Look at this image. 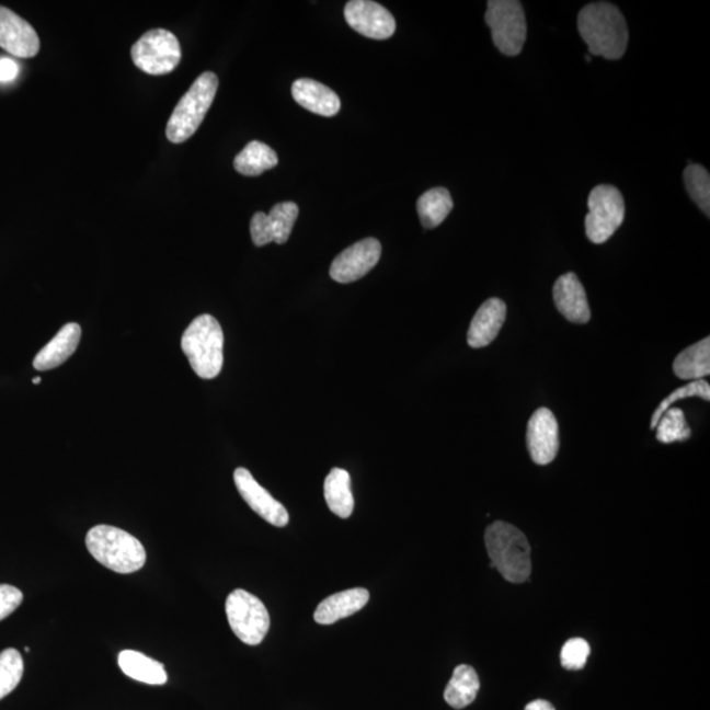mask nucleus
Here are the masks:
<instances>
[{
  "label": "nucleus",
  "instance_id": "f257e3e1",
  "mask_svg": "<svg viewBox=\"0 0 710 710\" xmlns=\"http://www.w3.org/2000/svg\"><path fill=\"white\" fill-rule=\"evenodd\" d=\"M577 30L592 55L620 59L628 48L627 22L615 4L589 3L579 12Z\"/></svg>",
  "mask_w": 710,
  "mask_h": 710
},
{
  "label": "nucleus",
  "instance_id": "f03ea898",
  "mask_svg": "<svg viewBox=\"0 0 710 710\" xmlns=\"http://www.w3.org/2000/svg\"><path fill=\"white\" fill-rule=\"evenodd\" d=\"M491 568L497 569L505 581L524 583L531 572L530 546L524 532L508 523L496 522L484 535Z\"/></svg>",
  "mask_w": 710,
  "mask_h": 710
},
{
  "label": "nucleus",
  "instance_id": "7ed1b4c3",
  "mask_svg": "<svg viewBox=\"0 0 710 710\" xmlns=\"http://www.w3.org/2000/svg\"><path fill=\"white\" fill-rule=\"evenodd\" d=\"M85 546L99 563L118 574H131L141 570L147 562L142 543L115 526H94L85 536Z\"/></svg>",
  "mask_w": 710,
  "mask_h": 710
},
{
  "label": "nucleus",
  "instance_id": "20e7f679",
  "mask_svg": "<svg viewBox=\"0 0 710 710\" xmlns=\"http://www.w3.org/2000/svg\"><path fill=\"white\" fill-rule=\"evenodd\" d=\"M181 346L191 367L203 379H214L224 364V333L214 316L196 318L182 335Z\"/></svg>",
  "mask_w": 710,
  "mask_h": 710
},
{
  "label": "nucleus",
  "instance_id": "39448f33",
  "mask_svg": "<svg viewBox=\"0 0 710 710\" xmlns=\"http://www.w3.org/2000/svg\"><path fill=\"white\" fill-rule=\"evenodd\" d=\"M219 78L213 71L203 72L195 79L169 118L167 136L170 142L182 144L195 134L214 103Z\"/></svg>",
  "mask_w": 710,
  "mask_h": 710
},
{
  "label": "nucleus",
  "instance_id": "423d86ee",
  "mask_svg": "<svg viewBox=\"0 0 710 710\" xmlns=\"http://www.w3.org/2000/svg\"><path fill=\"white\" fill-rule=\"evenodd\" d=\"M492 42L505 56L522 53L526 39V19L523 4L517 0H490L485 12Z\"/></svg>",
  "mask_w": 710,
  "mask_h": 710
},
{
  "label": "nucleus",
  "instance_id": "0eeeda50",
  "mask_svg": "<svg viewBox=\"0 0 710 710\" xmlns=\"http://www.w3.org/2000/svg\"><path fill=\"white\" fill-rule=\"evenodd\" d=\"M130 56L137 68L147 75L164 76L180 65L182 50L173 33L157 28L145 33L131 46Z\"/></svg>",
  "mask_w": 710,
  "mask_h": 710
},
{
  "label": "nucleus",
  "instance_id": "6e6552de",
  "mask_svg": "<svg viewBox=\"0 0 710 710\" xmlns=\"http://www.w3.org/2000/svg\"><path fill=\"white\" fill-rule=\"evenodd\" d=\"M226 611L230 628L243 643L256 646L266 637L270 616L259 597L245 589H234L227 598Z\"/></svg>",
  "mask_w": 710,
  "mask_h": 710
},
{
  "label": "nucleus",
  "instance_id": "1a4fd4ad",
  "mask_svg": "<svg viewBox=\"0 0 710 710\" xmlns=\"http://www.w3.org/2000/svg\"><path fill=\"white\" fill-rule=\"evenodd\" d=\"M589 213L585 217V233L594 243L607 242L621 227L625 217V202L620 190L600 184L588 196Z\"/></svg>",
  "mask_w": 710,
  "mask_h": 710
},
{
  "label": "nucleus",
  "instance_id": "9d476101",
  "mask_svg": "<svg viewBox=\"0 0 710 710\" xmlns=\"http://www.w3.org/2000/svg\"><path fill=\"white\" fill-rule=\"evenodd\" d=\"M380 255L381 245L377 239L362 240L335 256L329 273L339 283L358 280L377 266Z\"/></svg>",
  "mask_w": 710,
  "mask_h": 710
},
{
  "label": "nucleus",
  "instance_id": "9b49d317",
  "mask_svg": "<svg viewBox=\"0 0 710 710\" xmlns=\"http://www.w3.org/2000/svg\"><path fill=\"white\" fill-rule=\"evenodd\" d=\"M344 13L347 24L368 38H390L397 30L392 13L371 0H352Z\"/></svg>",
  "mask_w": 710,
  "mask_h": 710
},
{
  "label": "nucleus",
  "instance_id": "f8f14e48",
  "mask_svg": "<svg viewBox=\"0 0 710 710\" xmlns=\"http://www.w3.org/2000/svg\"><path fill=\"white\" fill-rule=\"evenodd\" d=\"M233 478L240 495L256 515L268 524L278 526V528H283L288 524L289 516L285 505L275 500L272 493L263 489L249 470L240 467V469H236Z\"/></svg>",
  "mask_w": 710,
  "mask_h": 710
},
{
  "label": "nucleus",
  "instance_id": "ddd939ff",
  "mask_svg": "<svg viewBox=\"0 0 710 710\" xmlns=\"http://www.w3.org/2000/svg\"><path fill=\"white\" fill-rule=\"evenodd\" d=\"M526 443L536 465H549L556 459L559 450V426L554 413L548 408H539L532 413L526 432Z\"/></svg>",
  "mask_w": 710,
  "mask_h": 710
},
{
  "label": "nucleus",
  "instance_id": "4468645a",
  "mask_svg": "<svg viewBox=\"0 0 710 710\" xmlns=\"http://www.w3.org/2000/svg\"><path fill=\"white\" fill-rule=\"evenodd\" d=\"M0 48L19 58H32L39 51L35 28L3 5H0Z\"/></svg>",
  "mask_w": 710,
  "mask_h": 710
},
{
  "label": "nucleus",
  "instance_id": "2eb2a0df",
  "mask_svg": "<svg viewBox=\"0 0 710 710\" xmlns=\"http://www.w3.org/2000/svg\"><path fill=\"white\" fill-rule=\"evenodd\" d=\"M552 296L558 311L569 321L575 324H587L591 320L587 294L574 273L559 276Z\"/></svg>",
  "mask_w": 710,
  "mask_h": 710
},
{
  "label": "nucleus",
  "instance_id": "dca6fc26",
  "mask_svg": "<svg viewBox=\"0 0 710 710\" xmlns=\"http://www.w3.org/2000/svg\"><path fill=\"white\" fill-rule=\"evenodd\" d=\"M506 319V306L503 300L492 298L478 309L467 333V342L473 348L489 346L495 341Z\"/></svg>",
  "mask_w": 710,
  "mask_h": 710
},
{
  "label": "nucleus",
  "instance_id": "f3484780",
  "mask_svg": "<svg viewBox=\"0 0 710 710\" xmlns=\"http://www.w3.org/2000/svg\"><path fill=\"white\" fill-rule=\"evenodd\" d=\"M81 335L82 329L77 322L64 325L55 339L37 353L33 367L38 371H46L64 365L76 353Z\"/></svg>",
  "mask_w": 710,
  "mask_h": 710
},
{
  "label": "nucleus",
  "instance_id": "a211bd4d",
  "mask_svg": "<svg viewBox=\"0 0 710 710\" xmlns=\"http://www.w3.org/2000/svg\"><path fill=\"white\" fill-rule=\"evenodd\" d=\"M296 103L312 114L331 117L339 114L341 101L337 94L325 84L313 79L301 78L293 84Z\"/></svg>",
  "mask_w": 710,
  "mask_h": 710
},
{
  "label": "nucleus",
  "instance_id": "6ab92c4d",
  "mask_svg": "<svg viewBox=\"0 0 710 710\" xmlns=\"http://www.w3.org/2000/svg\"><path fill=\"white\" fill-rule=\"evenodd\" d=\"M370 600V594L365 588H352L339 592L324 598L314 611V621L321 625H332L357 614Z\"/></svg>",
  "mask_w": 710,
  "mask_h": 710
},
{
  "label": "nucleus",
  "instance_id": "aec40b11",
  "mask_svg": "<svg viewBox=\"0 0 710 710\" xmlns=\"http://www.w3.org/2000/svg\"><path fill=\"white\" fill-rule=\"evenodd\" d=\"M118 667L130 679L150 684V686H162L168 682V674L163 664L151 657L138 653L135 650H124L117 657Z\"/></svg>",
  "mask_w": 710,
  "mask_h": 710
},
{
  "label": "nucleus",
  "instance_id": "412c9836",
  "mask_svg": "<svg viewBox=\"0 0 710 710\" xmlns=\"http://www.w3.org/2000/svg\"><path fill=\"white\" fill-rule=\"evenodd\" d=\"M480 688L477 671L467 664L454 669L453 677L445 689V700L454 709H463L476 701Z\"/></svg>",
  "mask_w": 710,
  "mask_h": 710
},
{
  "label": "nucleus",
  "instance_id": "4be33fe9",
  "mask_svg": "<svg viewBox=\"0 0 710 710\" xmlns=\"http://www.w3.org/2000/svg\"><path fill=\"white\" fill-rule=\"evenodd\" d=\"M324 496L329 509L335 516L348 518L354 509V497L352 492V479L348 472L342 469H333L329 472L324 483Z\"/></svg>",
  "mask_w": 710,
  "mask_h": 710
},
{
  "label": "nucleus",
  "instance_id": "5701e85b",
  "mask_svg": "<svg viewBox=\"0 0 710 710\" xmlns=\"http://www.w3.org/2000/svg\"><path fill=\"white\" fill-rule=\"evenodd\" d=\"M674 373L684 380H700L710 374V339H703L677 355Z\"/></svg>",
  "mask_w": 710,
  "mask_h": 710
},
{
  "label": "nucleus",
  "instance_id": "b1692460",
  "mask_svg": "<svg viewBox=\"0 0 710 710\" xmlns=\"http://www.w3.org/2000/svg\"><path fill=\"white\" fill-rule=\"evenodd\" d=\"M278 164L275 151L261 141H252L234 158L237 173L247 176H259Z\"/></svg>",
  "mask_w": 710,
  "mask_h": 710
},
{
  "label": "nucleus",
  "instance_id": "393cba45",
  "mask_svg": "<svg viewBox=\"0 0 710 710\" xmlns=\"http://www.w3.org/2000/svg\"><path fill=\"white\" fill-rule=\"evenodd\" d=\"M454 203L449 191L436 187L426 191L417 201L420 221L426 229H433L443 224L451 213Z\"/></svg>",
  "mask_w": 710,
  "mask_h": 710
},
{
  "label": "nucleus",
  "instance_id": "a878e982",
  "mask_svg": "<svg viewBox=\"0 0 710 710\" xmlns=\"http://www.w3.org/2000/svg\"><path fill=\"white\" fill-rule=\"evenodd\" d=\"M299 216V207L293 202H283L275 204L270 210L268 226L272 230L273 242L286 243L291 234L295 221Z\"/></svg>",
  "mask_w": 710,
  "mask_h": 710
},
{
  "label": "nucleus",
  "instance_id": "bb28decb",
  "mask_svg": "<svg viewBox=\"0 0 710 710\" xmlns=\"http://www.w3.org/2000/svg\"><path fill=\"white\" fill-rule=\"evenodd\" d=\"M655 430L656 439L662 444H673L676 440L683 443L692 434L687 424L686 414L679 408H669L664 412Z\"/></svg>",
  "mask_w": 710,
  "mask_h": 710
},
{
  "label": "nucleus",
  "instance_id": "cd10ccee",
  "mask_svg": "<svg viewBox=\"0 0 710 710\" xmlns=\"http://www.w3.org/2000/svg\"><path fill=\"white\" fill-rule=\"evenodd\" d=\"M24 662L16 649L0 651V700L9 696L22 682Z\"/></svg>",
  "mask_w": 710,
  "mask_h": 710
},
{
  "label": "nucleus",
  "instance_id": "c85d7f7f",
  "mask_svg": "<svg viewBox=\"0 0 710 710\" xmlns=\"http://www.w3.org/2000/svg\"><path fill=\"white\" fill-rule=\"evenodd\" d=\"M684 182L692 201L700 207L703 214H710V175L706 168L700 164L690 163L684 170Z\"/></svg>",
  "mask_w": 710,
  "mask_h": 710
},
{
  "label": "nucleus",
  "instance_id": "c756f323",
  "mask_svg": "<svg viewBox=\"0 0 710 710\" xmlns=\"http://www.w3.org/2000/svg\"><path fill=\"white\" fill-rule=\"evenodd\" d=\"M687 398H701L703 400H710V386L708 381L700 379L690 381L687 386L677 388L673 393H669L666 399L662 401L660 406L656 408V411L651 416V430H655L657 423H660L663 413L669 410L676 401L687 399Z\"/></svg>",
  "mask_w": 710,
  "mask_h": 710
},
{
  "label": "nucleus",
  "instance_id": "7c9ffc66",
  "mask_svg": "<svg viewBox=\"0 0 710 710\" xmlns=\"http://www.w3.org/2000/svg\"><path fill=\"white\" fill-rule=\"evenodd\" d=\"M591 654L589 643L583 638H572L564 643L561 651V663L565 669H583Z\"/></svg>",
  "mask_w": 710,
  "mask_h": 710
},
{
  "label": "nucleus",
  "instance_id": "2f4dec72",
  "mask_svg": "<svg viewBox=\"0 0 710 710\" xmlns=\"http://www.w3.org/2000/svg\"><path fill=\"white\" fill-rule=\"evenodd\" d=\"M23 592L13 585L0 584V621L15 611L23 603Z\"/></svg>",
  "mask_w": 710,
  "mask_h": 710
},
{
  "label": "nucleus",
  "instance_id": "473e14b6",
  "mask_svg": "<svg viewBox=\"0 0 710 710\" xmlns=\"http://www.w3.org/2000/svg\"><path fill=\"white\" fill-rule=\"evenodd\" d=\"M250 234L255 247H265L267 243L273 242L272 230L268 226V217L266 214L256 213L250 221Z\"/></svg>",
  "mask_w": 710,
  "mask_h": 710
},
{
  "label": "nucleus",
  "instance_id": "72a5a7b5",
  "mask_svg": "<svg viewBox=\"0 0 710 710\" xmlns=\"http://www.w3.org/2000/svg\"><path fill=\"white\" fill-rule=\"evenodd\" d=\"M19 75V65L10 58H0V82H11Z\"/></svg>",
  "mask_w": 710,
  "mask_h": 710
},
{
  "label": "nucleus",
  "instance_id": "f704fd0d",
  "mask_svg": "<svg viewBox=\"0 0 710 710\" xmlns=\"http://www.w3.org/2000/svg\"><path fill=\"white\" fill-rule=\"evenodd\" d=\"M525 710H556L551 702L546 700H535L525 707Z\"/></svg>",
  "mask_w": 710,
  "mask_h": 710
},
{
  "label": "nucleus",
  "instance_id": "c9c22d12",
  "mask_svg": "<svg viewBox=\"0 0 710 710\" xmlns=\"http://www.w3.org/2000/svg\"><path fill=\"white\" fill-rule=\"evenodd\" d=\"M32 381H33V383L38 385L39 381H42V378L37 377V378L33 379Z\"/></svg>",
  "mask_w": 710,
  "mask_h": 710
}]
</instances>
